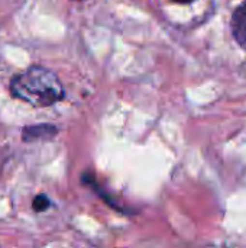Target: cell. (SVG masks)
Wrapping results in <instances>:
<instances>
[{
    "label": "cell",
    "mask_w": 246,
    "mask_h": 248,
    "mask_svg": "<svg viewBox=\"0 0 246 248\" xmlns=\"http://www.w3.org/2000/svg\"><path fill=\"white\" fill-rule=\"evenodd\" d=\"M10 94L33 108H48L64 99L58 76L42 65H30L10 80Z\"/></svg>",
    "instance_id": "obj_1"
},
{
    "label": "cell",
    "mask_w": 246,
    "mask_h": 248,
    "mask_svg": "<svg viewBox=\"0 0 246 248\" xmlns=\"http://www.w3.org/2000/svg\"><path fill=\"white\" fill-rule=\"evenodd\" d=\"M232 35L239 46L246 49V1L241 3L232 15Z\"/></svg>",
    "instance_id": "obj_2"
},
{
    "label": "cell",
    "mask_w": 246,
    "mask_h": 248,
    "mask_svg": "<svg viewBox=\"0 0 246 248\" xmlns=\"http://www.w3.org/2000/svg\"><path fill=\"white\" fill-rule=\"evenodd\" d=\"M58 134V129L49 124L30 125L22 129V141L33 142V141H46L54 138Z\"/></svg>",
    "instance_id": "obj_3"
},
{
    "label": "cell",
    "mask_w": 246,
    "mask_h": 248,
    "mask_svg": "<svg viewBox=\"0 0 246 248\" xmlns=\"http://www.w3.org/2000/svg\"><path fill=\"white\" fill-rule=\"evenodd\" d=\"M49 206H51V201L46 195H38L32 203V209L35 212H45Z\"/></svg>",
    "instance_id": "obj_4"
},
{
    "label": "cell",
    "mask_w": 246,
    "mask_h": 248,
    "mask_svg": "<svg viewBox=\"0 0 246 248\" xmlns=\"http://www.w3.org/2000/svg\"><path fill=\"white\" fill-rule=\"evenodd\" d=\"M173 1H175V3H181V4H187V3H191V1H194V0H173Z\"/></svg>",
    "instance_id": "obj_5"
}]
</instances>
